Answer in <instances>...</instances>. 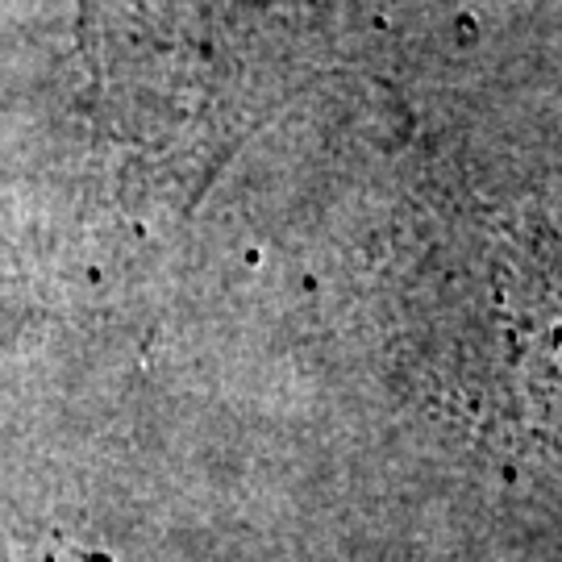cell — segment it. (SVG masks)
<instances>
[{
  "instance_id": "6da1fadb",
  "label": "cell",
  "mask_w": 562,
  "mask_h": 562,
  "mask_svg": "<svg viewBox=\"0 0 562 562\" xmlns=\"http://www.w3.org/2000/svg\"><path fill=\"white\" fill-rule=\"evenodd\" d=\"M80 25L101 130L196 192L296 97L317 50L304 0H80Z\"/></svg>"
}]
</instances>
